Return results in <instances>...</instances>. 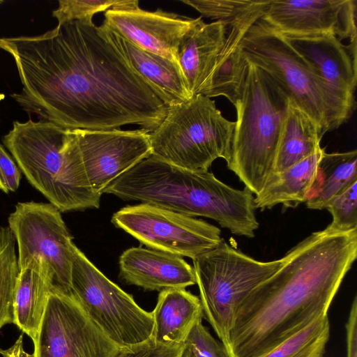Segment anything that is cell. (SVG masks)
<instances>
[{"label":"cell","mask_w":357,"mask_h":357,"mask_svg":"<svg viewBox=\"0 0 357 357\" xmlns=\"http://www.w3.org/2000/svg\"><path fill=\"white\" fill-rule=\"evenodd\" d=\"M22 86L10 97L40 120L66 129L138 125L151 132L167 105L94 24L68 22L43 34L1 38Z\"/></svg>","instance_id":"6da1fadb"},{"label":"cell","mask_w":357,"mask_h":357,"mask_svg":"<svg viewBox=\"0 0 357 357\" xmlns=\"http://www.w3.org/2000/svg\"><path fill=\"white\" fill-rule=\"evenodd\" d=\"M356 257L357 229L330 225L292 248L282 267L238 306L228 337L230 357H258L328 315Z\"/></svg>","instance_id":"7a4b0ae2"},{"label":"cell","mask_w":357,"mask_h":357,"mask_svg":"<svg viewBox=\"0 0 357 357\" xmlns=\"http://www.w3.org/2000/svg\"><path fill=\"white\" fill-rule=\"evenodd\" d=\"M103 193L208 218L237 236L253 238L259 228L254 196L248 188L235 189L208 170L184 169L152 155L115 179Z\"/></svg>","instance_id":"3957f363"},{"label":"cell","mask_w":357,"mask_h":357,"mask_svg":"<svg viewBox=\"0 0 357 357\" xmlns=\"http://www.w3.org/2000/svg\"><path fill=\"white\" fill-rule=\"evenodd\" d=\"M3 142L29 183L61 212L98 208L75 130L29 119L14 121Z\"/></svg>","instance_id":"277c9868"},{"label":"cell","mask_w":357,"mask_h":357,"mask_svg":"<svg viewBox=\"0 0 357 357\" xmlns=\"http://www.w3.org/2000/svg\"><path fill=\"white\" fill-rule=\"evenodd\" d=\"M248 63L234 104L236 121L227 165L256 195L274 174L290 98L268 73Z\"/></svg>","instance_id":"5b68a950"},{"label":"cell","mask_w":357,"mask_h":357,"mask_svg":"<svg viewBox=\"0 0 357 357\" xmlns=\"http://www.w3.org/2000/svg\"><path fill=\"white\" fill-rule=\"evenodd\" d=\"M243 58L268 73L290 100L324 135L338 128L356 108L355 96L319 77L282 36L261 18L246 31L241 43Z\"/></svg>","instance_id":"8992f818"},{"label":"cell","mask_w":357,"mask_h":357,"mask_svg":"<svg viewBox=\"0 0 357 357\" xmlns=\"http://www.w3.org/2000/svg\"><path fill=\"white\" fill-rule=\"evenodd\" d=\"M234 126L213 100L195 94L168 107L162 122L149 133L151 155L184 169L208 170L218 158L229 160Z\"/></svg>","instance_id":"52a82bcc"},{"label":"cell","mask_w":357,"mask_h":357,"mask_svg":"<svg viewBox=\"0 0 357 357\" xmlns=\"http://www.w3.org/2000/svg\"><path fill=\"white\" fill-rule=\"evenodd\" d=\"M284 257L260 261L222 239L193 259L203 314L227 349L236 312L247 296L283 265Z\"/></svg>","instance_id":"ba28073f"},{"label":"cell","mask_w":357,"mask_h":357,"mask_svg":"<svg viewBox=\"0 0 357 357\" xmlns=\"http://www.w3.org/2000/svg\"><path fill=\"white\" fill-rule=\"evenodd\" d=\"M70 294L119 348L131 347L152 339L151 312L139 306L132 295L109 280L76 245Z\"/></svg>","instance_id":"9c48e42d"},{"label":"cell","mask_w":357,"mask_h":357,"mask_svg":"<svg viewBox=\"0 0 357 357\" xmlns=\"http://www.w3.org/2000/svg\"><path fill=\"white\" fill-rule=\"evenodd\" d=\"M60 212L52 204L20 202L8 217V227L17 244L19 271L32 262L41 263L54 289L70 294L75 245Z\"/></svg>","instance_id":"30bf717a"},{"label":"cell","mask_w":357,"mask_h":357,"mask_svg":"<svg viewBox=\"0 0 357 357\" xmlns=\"http://www.w3.org/2000/svg\"><path fill=\"white\" fill-rule=\"evenodd\" d=\"M111 221L151 249L192 260L222 239L220 229L206 221L149 204L125 206Z\"/></svg>","instance_id":"8fae6325"},{"label":"cell","mask_w":357,"mask_h":357,"mask_svg":"<svg viewBox=\"0 0 357 357\" xmlns=\"http://www.w3.org/2000/svg\"><path fill=\"white\" fill-rule=\"evenodd\" d=\"M33 354L26 357H114L119 350L71 294L50 291Z\"/></svg>","instance_id":"7c38bea8"},{"label":"cell","mask_w":357,"mask_h":357,"mask_svg":"<svg viewBox=\"0 0 357 357\" xmlns=\"http://www.w3.org/2000/svg\"><path fill=\"white\" fill-rule=\"evenodd\" d=\"M93 190L99 195L115 179L151 155L148 130L75 129Z\"/></svg>","instance_id":"4fadbf2b"},{"label":"cell","mask_w":357,"mask_h":357,"mask_svg":"<svg viewBox=\"0 0 357 357\" xmlns=\"http://www.w3.org/2000/svg\"><path fill=\"white\" fill-rule=\"evenodd\" d=\"M104 15L102 24L113 33L142 50L164 56L178 65L179 42L197 21V18L160 8L154 11L143 10L137 0H120Z\"/></svg>","instance_id":"5bb4252c"},{"label":"cell","mask_w":357,"mask_h":357,"mask_svg":"<svg viewBox=\"0 0 357 357\" xmlns=\"http://www.w3.org/2000/svg\"><path fill=\"white\" fill-rule=\"evenodd\" d=\"M356 0H269L261 17L280 33H330L357 40Z\"/></svg>","instance_id":"9a60e30c"},{"label":"cell","mask_w":357,"mask_h":357,"mask_svg":"<svg viewBox=\"0 0 357 357\" xmlns=\"http://www.w3.org/2000/svg\"><path fill=\"white\" fill-rule=\"evenodd\" d=\"M279 33L319 77L333 88L354 96L357 40L345 44L330 33Z\"/></svg>","instance_id":"2e32d148"},{"label":"cell","mask_w":357,"mask_h":357,"mask_svg":"<svg viewBox=\"0 0 357 357\" xmlns=\"http://www.w3.org/2000/svg\"><path fill=\"white\" fill-rule=\"evenodd\" d=\"M268 2L253 0L245 10L223 21L227 25L225 43L210 77L197 94L210 98L225 96L234 104L248 66L241 54V41L248 29L263 16Z\"/></svg>","instance_id":"e0dca14e"},{"label":"cell","mask_w":357,"mask_h":357,"mask_svg":"<svg viewBox=\"0 0 357 357\" xmlns=\"http://www.w3.org/2000/svg\"><path fill=\"white\" fill-rule=\"evenodd\" d=\"M119 275L144 290L185 289L196 284L194 269L181 257L151 248L132 247L119 257Z\"/></svg>","instance_id":"ac0fdd59"},{"label":"cell","mask_w":357,"mask_h":357,"mask_svg":"<svg viewBox=\"0 0 357 357\" xmlns=\"http://www.w3.org/2000/svg\"><path fill=\"white\" fill-rule=\"evenodd\" d=\"M98 27L130 68L151 86L167 107L185 102L192 96L177 63L130 43L103 24Z\"/></svg>","instance_id":"d6986e66"},{"label":"cell","mask_w":357,"mask_h":357,"mask_svg":"<svg viewBox=\"0 0 357 357\" xmlns=\"http://www.w3.org/2000/svg\"><path fill=\"white\" fill-rule=\"evenodd\" d=\"M226 22L206 23L202 17L181 38L177 60L188 89L197 94L210 77L225 43Z\"/></svg>","instance_id":"ffe728a7"},{"label":"cell","mask_w":357,"mask_h":357,"mask_svg":"<svg viewBox=\"0 0 357 357\" xmlns=\"http://www.w3.org/2000/svg\"><path fill=\"white\" fill-rule=\"evenodd\" d=\"M151 313L152 339L164 344H184L196 321L204 317L199 298L185 289L160 291Z\"/></svg>","instance_id":"44dd1931"},{"label":"cell","mask_w":357,"mask_h":357,"mask_svg":"<svg viewBox=\"0 0 357 357\" xmlns=\"http://www.w3.org/2000/svg\"><path fill=\"white\" fill-rule=\"evenodd\" d=\"M54 288L48 270L32 262L20 270L13 301L14 324L36 344L49 294Z\"/></svg>","instance_id":"7402d4cb"},{"label":"cell","mask_w":357,"mask_h":357,"mask_svg":"<svg viewBox=\"0 0 357 357\" xmlns=\"http://www.w3.org/2000/svg\"><path fill=\"white\" fill-rule=\"evenodd\" d=\"M325 153H317L292 165L282 172L274 173L263 190L254 197L256 209L271 208L282 204L295 208L305 202L314 182L318 163Z\"/></svg>","instance_id":"603a6c76"},{"label":"cell","mask_w":357,"mask_h":357,"mask_svg":"<svg viewBox=\"0 0 357 357\" xmlns=\"http://www.w3.org/2000/svg\"><path fill=\"white\" fill-rule=\"evenodd\" d=\"M324 136L316 123L291 100L284 121L274 173L282 172L319 151Z\"/></svg>","instance_id":"cb8c5ba5"},{"label":"cell","mask_w":357,"mask_h":357,"mask_svg":"<svg viewBox=\"0 0 357 357\" xmlns=\"http://www.w3.org/2000/svg\"><path fill=\"white\" fill-rule=\"evenodd\" d=\"M357 182V151L324 153L320 159L306 206L321 210L334 197Z\"/></svg>","instance_id":"d4e9b609"},{"label":"cell","mask_w":357,"mask_h":357,"mask_svg":"<svg viewBox=\"0 0 357 357\" xmlns=\"http://www.w3.org/2000/svg\"><path fill=\"white\" fill-rule=\"evenodd\" d=\"M329 337L330 322L326 315L258 357H324Z\"/></svg>","instance_id":"484cf974"},{"label":"cell","mask_w":357,"mask_h":357,"mask_svg":"<svg viewBox=\"0 0 357 357\" xmlns=\"http://www.w3.org/2000/svg\"><path fill=\"white\" fill-rule=\"evenodd\" d=\"M19 271L15 238L8 227L0 225V330L14 323L13 301Z\"/></svg>","instance_id":"4316f807"},{"label":"cell","mask_w":357,"mask_h":357,"mask_svg":"<svg viewBox=\"0 0 357 357\" xmlns=\"http://www.w3.org/2000/svg\"><path fill=\"white\" fill-rule=\"evenodd\" d=\"M119 0H59L52 15L58 24L79 21L92 24L93 17L98 13L105 12L118 3Z\"/></svg>","instance_id":"83f0119b"},{"label":"cell","mask_w":357,"mask_h":357,"mask_svg":"<svg viewBox=\"0 0 357 357\" xmlns=\"http://www.w3.org/2000/svg\"><path fill=\"white\" fill-rule=\"evenodd\" d=\"M332 215L330 226L340 231L357 229V182L333 197L326 208Z\"/></svg>","instance_id":"f1b7e54d"},{"label":"cell","mask_w":357,"mask_h":357,"mask_svg":"<svg viewBox=\"0 0 357 357\" xmlns=\"http://www.w3.org/2000/svg\"><path fill=\"white\" fill-rule=\"evenodd\" d=\"M184 345L195 357H230L224 344L216 340L203 325L202 318L196 321Z\"/></svg>","instance_id":"f546056e"},{"label":"cell","mask_w":357,"mask_h":357,"mask_svg":"<svg viewBox=\"0 0 357 357\" xmlns=\"http://www.w3.org/2000/svg\"><path fill=\"white\" fill-rule=\"evenodd\" d=\"M184 344H164L153 339L128 348H119L114 357H181Z\"/></svg>","instance_id":"4dcf8cb0"},{"label":"cell","mask_w":357,"mask_h":357,"mask_svg":"<svg viewBox=\"0 0 357 357\" xmlns=\"http://www.w3.org/2000/svg\"><path fill=\"white\" fill-rule=\"evenodd\" d=\"M21 173L15 162L0 144V189L15 192L19 187Z\"/></svg>","instance_id":"1f68e13d"},{"label":"cell","mask_w":357,"mask_h":357,"mask_svg":"<svg viewBox=\"0 0 357 357\" xmlns=\"http://www.w3.org/2000/svg\"><path fill=\"white\" fill-rule=\"evenodd\" d=\"M347 357H357V298L354 297L346 324Z\"/></svg>","instance_id":"d6a6232c"},{"label":"cell","mask_w":357,"mask_h":357,"mask_svg":"<svg viewBox=\"0 0 357 357\" xmlns=\"http://www.w3.org/2000/svg\"><path fill=\"white\" fill-rule=\"evenodd\" d=\"M181 357H195V356L192 354L191 351L184 345V349L183 350Z\"/></svg>","instance_id":"836d02e7"},{"label":"cell","mask_w":357,"mask_h":357,"mask_svg":"<svg viewBox=\"0 0 357 357\" xmlns=\"http://www.w3.org/2000/svg\"><path fill=\"white\" fill-rule=\"evenodd\" d=\"M20 351H21V354H22V357H26V354L24 352V351H23V349H22V347L20 349Z\"/></svg>","instance_id":"e575fe53"},{"label":"cell","mask_w":357,"mask_h":357,"mask_svg":"<svg viewBox=\"0 0 357 357\" xmlns=\"http://www.w3.org/2000/svg\"><path fill=\"white\" fill-rule=\"evenodd\" d=\"M3 353V350H1V349H0V354H2Z\"/></svg>","instance_id":"d590c367"},{"label":"cell","mask_w":357,"mask_h":357,"mask_svg":"<svg viewBox=\"0 0 357 357\" xmlns=\"http://www.w3.org/2000/svg\"><path fill=\"white\" fill-rule=\"evenodd\" d=\"M3 3V1H0V4Z\"/></svg>","instance_id":"8d00e7d4"}]
</instances>
